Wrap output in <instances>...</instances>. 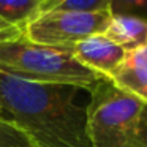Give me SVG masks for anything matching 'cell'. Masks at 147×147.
Listing matches in <instances>:
<instances>
[{
    "label": "cell",
    "mask_w": 147,
    "mask_h": 147,
    "mask_svg": "<svg viewBox=\"0 0 147 147\" xmlns=\"http://www.w3.org/2000/svg\"><path fill=\"white\" fill-rule=\"evenodd\" d=\"M109 81L147 105V45L125 52L123 62Z\"/></svg>",
    "instance_id": "8992f818"
},
{
    "label": "cell",
    "mask_w": 147,
    "mask_h": 147,
    "mask_svg": "<svg viewBox=\"0 0 147 147\" xmlns=\"http://www.w3.org/2000/svg\"><path fill=\"white\" fill-rule=\"evenodd\" d=\"M54 10L78 13H109V0H60Z\"/></svg>",
    "instance_id": "30bf717a"
},
{
    "label": "cell",
    "mask_w": 147,
    "mask_h": 147,
    "mask_svg": "<svg viewBox=\"0 0 147 147\" xmlns=\"http://www.w3.org/2000/svg\"><path fill=\"white\" fill-rule=\"evenodd\" d=\"M0 27H10V26H7V24H3L2 21H0ZM11 29H13V27H11Z\"/></svg>",
    "instance_id": "9a60e30c"
},
{
    "label": "cell",
    "mask_w": 147,
    "mask_h": 147,
    "mask_svg": "<svg viewBox=\"0 0 147 147\" xmlns=\"http://www.w3.org/2000/svg\"><path fill=\"white\" fill-rule=\"evenodd\" d=\"M0 71L35 84L71 86L90 90L101 76L82 67L71 52L59 51L24 36L0 43Z\"/></svg>",
    "instance_id": "7a4b0ae2"
},
{
    "label": "cell",
    "mask_w": 147,
    "mask_h": 147,
    "mask_svg": "<svg viewBox=\"0 0 147 147\" xmlns=\"http://www.w3.org/2000/svg\"><path fill=\"white\" fill-rule=\"evenodd\" d=\"M40 3V8H41V13H45V11H51L54 10L55 7H57V3L60 2V0H36Z\"/></svg>",
    "instance_id": "5bb4252c"
},
{
    "label": "cell",
    "mask_w": 147,
    "mask_h": 147,
    "mask_svg": "<svg viewBox=\"0 0 147 147\" xmlns=\"http://www.w3.org/2000/svg\"><path fill=\"white\" fill-rule=\"evenodd\" d=\"M103 35L125 52L147 45V21L133 16H111Z\"/></svg>",
    "instance_id": "52a82bcc"
},
{
    "label": "cell",
    "mask_w": 147,
    "mask_h": 147,
    "mask_svg": "<svg viewBox=\"0 0 147 147\" xmlns=\"http://www.w3.org/2000/svg\"><path fill=\"white\" fill-rule=\"evenodd\" d=\"M79 89L35 84L0 71V115L22 133L30 147H92Z\"/></svg>",
    "instance_id": "6da1fadb"
},
{
    "label": "cell",
    "mask_w": 147,
    "mask_h": 147,
    "mask_svg": "<svg viewBox=\"0 0 147 147\" xmlns=\"http://www.w3.org/2000/svg\"><path fill=\"white\" fill-rule=\"evenodd\" d=\"M109 14L147 21V0H109Z\"/></svg>",
    "instance_id": "9c48e42d"
},
{
    "label": "cell",
    "mask_w": 147,
    "mask_h": 147,
    "mask_svg": "<svg viewBox=\"0 0 147 147\" xmlns=\"http://www.w3.org/2000/svg\"><path fill=\"white\" fill-rule=\"evenodd\" d=\"M86 106L87 136L92 147H128L144 103L101 78Z\"/></svg>",
    "instance_id": "3957f363"
},
{
    "label": "cell",
    "mask_w": 147,
    "mask_h": 147,
    "mask_svg": "<svg viewBox=\"0 0 147 147\" xmlns=\"http://www.w3.org/2000/svg\"><path fill=\"white\" fill-rule=\"evenodd\" d=\"M128 147H147V105L144 106L142 112H141L138 127L134 130Z\"/></svg>",
    "instance_id": "7c38bea8"
},
{
    "label": "cell",
    "mask_w": 147,
    "mask_h": 147,
    "mask_svg": "<svg viewBox=\"0 0 147 147\" xmlns=\"http://www.w3.org/2000/svg\"><path fill=\"white\" fill-rule=\"evenodd\" d=\"M71 55L82 67L101 78L111 79L123 62L125 51L103 33H96L78 43L71 51Z\"/></svg>",
    "instance_id": "5b68a950"
},
{
    "label": "cell",
    "mask_w": 147,
    "mask_h": 147,
    "mask_svg": "<svg viewBox=\"0 0 147 147\" xmlns=\"http://www.w3.org/2000/svg\"><path fill=\"white\" fill-rule=\"evenodd\" d=\"M40 14L41 8L36 0H0V21L22 33Z\"/></svg>",
    "instance_id": "ba28073f"
},
{
    "label": "cell",
    "mask_w": 147,
    "mask_h": 147,
    "mask_svg": "<svg viewBox=\"0 0 147 147\" xmlns=\"http://www.w3.org/2000/svg\"><path fill=\"white\" fill-rule=\"evenodd\" d=\"M0 147H30L19 130L0 115Z\"/></svg>",
    "instance_id": "8fae6325"
},
{
    "label": "cell",
    "mask_w": 147,
    "mask_h": 147,
    "mask_svg": "<svg viewBox=\"0 0 147 147\" xmlns=\"http://www.w3.org/2000/svg\"><path fill=\"white\" fill-rule=\"evenodd\" d=\"M109 19V13L51 10L41 13L27 26L24 30V38L36 45L71 52L82 40L105 32Z\"/></svg>",
    "instance_id": "277c9868"
},
{
    "label": "cell",
    "mask_w": 147,
    "mask_h": 147,
    "mask_svg": "<svg viewBox=\"0 0 147 147\" xmlns=\"http://www.w3.org/2000/svg\"><path fill=\"white\" fill-rule=\"evenodd\" d=\"M24 36V33L18 29H11V27H0V43L10 41V40H16Z\"/></svg>",
    "instance_id": "4fadbf2b"
}]
</instances>
